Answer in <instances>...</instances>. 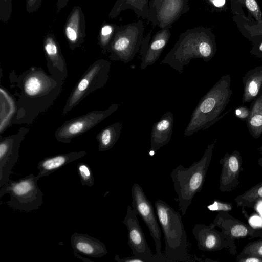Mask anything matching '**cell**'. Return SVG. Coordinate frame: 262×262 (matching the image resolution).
Here are the masks:
<instances>
[{
  "mask_svg": "<svg viewBox=\"0 0 262 262\" xmlns=\"http://www.w3.org/2000/svg\"><path fill=\"white\" fill-rule=\"evenodd\" d=\"M122 128V124L116 122L106 126L98 133L96 138L98 143V150L102 152L111 149L119 139Z\"/></svg>",
  "mask_w": 262,
  "mask_h": 262,
  "instance_id": "28",
  "label": "cell"
},
{
  "mask_svg": "<svg viewBox=\"0 0 262 262\" xmlns=\"http://www.w3.org/2000/svg\"><path fill=\"white\" fill-rule=\"evenodd\" d=\"M111 63L104 59L92 63L72 90L62 110V115H67L87 96L103 88L108 81Z\"/></svg>",
  "mask_w": 262,
  "mask_h": 262,
  "instance_id": "7",
  "label": "cell"
},
{
  "mask_svg": "<svg viewBox=\"0 0 262 262\" xmlns=\"http://www.w3.org/2000/svg\"><path fill=\"white\" fill-rule=\"evenodd\" d=\"M39 179L33 174L16 181L10 179L0 188V198L9 194L7 204L14 209L26 212L36 210L43 203V193L37 184Z\"/></svg>",
  "mask_w": 262,
  "mask_h": 262,
  "instance_id": "6",
  "label": "cell"
},
{
  "mask_svg": "<svg viewBox=\"0 0 262 262\" xmlns=\"http://www.w3.org/2000/svg\"><path fill=\"white\" fill-rule=\"evenodd\" d=\"M233 19L241 34L252 43L250 53L262 59V21H250L236 15Z\"/></svg>",
  "mask_w": 262,
  "mask_h": 262,
  "instance_id": "21",
  "label": "cell"
},
{
  "mask_svg": "<svg viewBox=\"0 0 262 262\" xmlns=\"http://www.w3.org/2000/svg\"><path fill=\"white\" fill-rule=\"evenodd\" d=\"M222 165L219 189L222 192H231L235 189L240 182L239 177L243 170L242 158L237 150L226 153L220 159Z\"/></svg>",
  "mask_w": 262,
  "mask_h": 262,
  "instance_id": "16",
  "label": "cell"
},
{
  "mask_svg": "<svg viewBox=\"0 0 262 262\" xmlns=\"http://www.w3.org/2000/svg\"><path fill=\"white\" fill-rule=\"evenodd\" d=\"M29 131V128L21 127L15 134L0 136V188L10 180V174L19 157L21 143Z\"/></svg>",
  "mask_w": 262,
  "mask_h": 262,
  "instance_id": "13",
  "label": "cell"
},
{
  "mask_svg": "<svg viewBox=\"0 0 262 262\" xmlns=\"http://www.w3.org/2000/svg\"><path fill=\"white\" fill-rule=\"evenodd\" d=\"M261 201L262 182L256 184L234 199L238 206L251 208H254L256 204Z\"/></svg>",
  "mask_w": 262,
  "mask_h": 262,
  "instance_id": "30",
  "label": "cell"
},
{
  "mask_svg": "<svg viewBox=\"0 0 262 262\" xmlns=\"http://www.w3.org/2000/svg\"><path fill=\"white\" fill-rule=\"evenodd\" d=\"M138 214L131 206H128L126 215L122 222L128 230V244L133 254L144 259L145 262H164L157 254H153L149 247L142 228L139 222Z\"/></svg>",
  "mask_w": 262,
  "mask_h": 262,
  "instance_id": "12",
  "label": "cell"
},
{
  "mask_svg": "<svg viewBox=\"0 0 262 262\" xmlns=\"http://www.w3.org/2000/svg\"><path fill=\"white\" fill-rule=\"evenodd\" d=\"M9 79L13 95L17 97V111L11 125L32 124L53 105L62 92L64 80L35 66L19 75L12 71Z\"/></svg>",
  "mask_w": 262,
  "mask_h": 262,
  "instance_id": "1",
  "label": "cell"
},
{
  "mask_svg": "<svg viewBox=\"0 0 262 262\" xmlns=\"http://www.w3.org/2000/svg\"><path fill=\"white\" fill-rule=\"evenodd\" d=\"M43 49L50 74L65 79L68 76L67 63L54 34L46 35L43 40Z\"/></svg>",
  "mask_w": 262,
  "mask_h": 262,
  "instance_id": "18",
  "label": "cell"
},
{
  "mask_svg": "<svg viewBox=\"0 0 262 262\" xmlns=\"http://www.w3.org/2000/svg\"><path fill=\"white\" fill-rule=\"evenodd\" d=\"M186 2H188L189 0H185Z\"/></svg>",
  "mask_w": 262,
  "mask_h": 262,
  "instance_id": "45",
  "label": "cell"
},
{
  "mask_svg": "<svg viewBox=\"0 0 262 262\" xmlns=\"http://www.w3.org/2000/svg\"><path fill=\"white\" fill-rule=\"evenodd\" d=\"M119 106V104L114 103L105 110H94L68 120L56 129L55 137L59 142L69 144L73 138L98 125L117 110Z\"/></svg>",
  "mask_w": 262,
  "mask_h": 262,
  "instance_id": "9",
  "label": "cell"
},
{
  "mask_svg": "<svg viewBox=\"0 0 262 262\" xmlns=\"http://www.w3.org/2000/svg\"><path fill=\"white\" fill-rule=\"evenodd\" d=\"M1 115L0 133L11 125L17 111L16 100L2 85L0 87Z\"/></svg>",
  "mask_w": 262,
  "mask_h": 262,
  "instance_id": "25",
  "label": "cell"
},
{
  "mask_svg": "<svg viewBox=\"0 0 262 262\" xmlns=\"http://www.w3.org/2000/svg\"><path fill=\"white\" fill-rule=\"evenodd\" d=\"M171 27L172 26H168L161 29L153 36L150 41V33L146 38L145 41L143 40L140 66L141 70L146 69L158 60L170 38V29Z\"/></svg>",
  "mask_w": 262,
  "mask_h": 262,
  "instance_id": "17",
  "label": "cell"
},
{
  "mask_svg": "<svg viewBox=\"0 0 262 262\" xmlns=\"http://www.w3.org/2000/svg\"><path fill=\"white\" fill-rule=\"evenodd\" d=\"M230 9L233 15L250 21H262V11L256 0H230ZM244 18V19H245Z\"/></svg>",
  "mask_w": 262,
  "mask_h": 262,
  "instance_id": "26",
  "label": "cell"
},
{
  "mask_svg": "<svg viewBox=\"0 0 262 262\" xmlns=\"http://www.w3.org/2000/svg\"><path fill=\"white\" fill-rule=\"evenodd\" d=\"M173 115L171 112L168 111L154 124L150 135L151 150L156 152L170 141L173 131Z\"/></svg>",
  "mask_w": 262,
  "mask_h": 262,
  "instance_id": "22",
  "label": "cell"
},
{
  "mask_svg": "<svg viewBox=\"0 0 262 262\" xmlns=\"http://www.w3.org/2000/svg\"><path fill=\"white\" fill-rule=\"evenodd\" d=\"M216 142L215 140L209 144L202 157L188 168L180 165L170 173L174 189L178 195L179 210L182 215L185 214L193 197L203 187Z\"/></svg>",
  "mask_w": 262,
  "mask_h": 262,
  "instance_id": "5",
  "label": "cell"
},
{
  "mask_svg": "<svg viewBox=\"0 0 262 262\" xmlns=\"http://www.w3.org/2000/svg\"><path fill=\"white\" fill-rule=\"evenodd\" d=\"M131 195L132 208L142 219L148 227L155 243L156 254L163 259L164 261H166L161 251V231L152 204L147 198L142 188L138 184H133L131 189Z\"/></svg>",
  "mask_w": 262,
  "mask_h": 262,
  "instance_id": "10",
  "label": "cell"
},
{
  "mask_svg": "<svg viewBox=\"0 0 262 262\" xmlns=\"http://www.w3.org/2000/svg\"><path fill=\"white\" fill-rule=\"evenodd\" d=\"M164 0H150L149 1V10L159 7Z\"/></svg>",
  "mask_w": 262,
  "mask_h": 262,
  "instance_id": "42",
  "label": "cell"
},
{
  "mask_svg": "<svg viewBox=\"0 0 262 262\" xmlns=\"http://www.w3.org/2000/svg\"><path fill=\"white\" fill-rule=\"evenodd\" d=\"M115 260L118 262H145V261L135 255L126 257H120L117 254H116L114 257Z\"/></svg>",
  "mask_w": 262,
  "mask_h": 262,
  "instance_id": "39",
  "label": "cell"
},
{
  "mask_svg": "<svg viewBox=\"0 0 262 262\" xmlns=\"http://www.w3.org/2000/svg\"><path fill=\"white\" fill-rule=\"evenodd\" d=\"M243 103L252 101L262 92V66L251 69L243 77Z\"/></svg>",
  "mask_w": 262,
  "mask_h": 262,
  "instance_id": "24",
  "label": "cell"
},
{
  "mask_svg": "<svg viewBox=\"0 0 262 262\" xmlns=\"http://www.w3.org/2000/svg\"><path fill=\"white\" fill-rule=\"evenodd\" d=\"M144 26L141 20L118 26L109 51V58L124 63L130 61L143 42Z\"/></svg>",
  "mask_w": 262,
  "mask_h": 262,
  "instance_id": "8",
  "label": "cell"
},
{
  "mask_svg": "<svg viewBox=\"0 0 262 262\" xmlns=\"http://www.w3.org/2000/svg\"><path fill=\"white\" fill-rule=\"evenodd\" d=\"M43 0H26V10L28 13L35 12L39 8Z\"/></svg>",
  "mask_w": 262,
  "mask_h": 262,
  "instance_id": "37",
  "label": "cell"
},
{
  "mask_svg": "<svg viewBox=\"0 0 262 262\" xmlns=\"http://www.w3.org/2000/svg\"><path fill=\"white\" fill-rule=\"evenodd\" d=\"M155 207L165 240L166 262L192 261L187 251L188 241L181 215L164 201L158 199Z\"/></svg>",
  "mask_w": 262,
  "mask_h": 262,
  "instance_id": "4",
  "label": "cell"
},
{
  "mask_svg": "<svg viewBox=\"0 0 262 262\" xmlns=\"http://www.w3.org/2000/svg\"><path fill=\"white\" fill-rule=\"evenodd\" d=\"M192 234L197 241V246L200 250L212 252L225 249L233 255L237 253L234 240L223 231L216 229L212 223L209 225L195 224L192 229Z\"/></svg>",
  "mask_w": 262,
  "mask_h": 262,
  "instance_id": "11",
  "label": "cell"
},
{
  "mask_svg": "<svg viewBox=\"0 0 262 262\" xmlns=\"http://www.w3.org/2000/svg\"><path fill=\"white\" fill-rule=\"evenodd\" d=\"M259 152L262 154V146H261L258 149Z\"/></svg>",
  "mask_w": 262,
  "mask_h": 262,
  "instance_id": "44",
  "label": "cell"
},
{
  "mask_svg": "<svg viewBox=\"0 0 262 262\" xmlns=\"http://www.w3.org/2000/svg\"><path fill=\"white\" fill-rule=\"evenodd\" d=\"M189 9L188 2L185 0H164L157 8L149 10L147 20L162 29L172 26Z\"/></svg>",
  "mask_w": 262,
  "mask_h": 262,
  "instance_id": "14",
  "label": "cell"
},
{
  "mask_svg": "<svg viewBox=\"0 0 262 262\" xmlns=\"http://www.w3.org/2000/svg\"><path fill=\"white\" fill-rule=\"evenodd\" d=\"M132 9L138 17L148 19L149 16L148 0H117L112 8L108 17H117L122 11Z\"/></svg>",
  "mask_w": 262,
  "mask_h": 262,
  "instance_id": "27",
  "label": "cell"
},
{
  "mask_svg": "<svg viewBox=\"0 0 262 262\" xmlns=\"http://www.w3.org/2000/svg\"><path fill=\"white\" fill-rule=\"evenodd\" d=\"M230 86L231 76L225 75L202 97L191 115L185 136L207 129L225 115H221L233 94Z\"/></svg>",
  "mask_w": 262,
  "mask_h": 262,
  "instance_id": "3",
  "label": "cell"
},
{
  "mask_svg": "<svg viewBox=\"0 0 262 262\" xmlns=\"http://www.w3.org/2000/svg\"><path fill=\"white\" fill-rule=\"evenodd\" d=\"M247 119V126L250 134L257 139L262 134V92L253 101Z\"/></svg>",
  "mask_w": 262,
  "mask_h": 262,
  "instance_id": "29",
  "label": "cell"
},
{
  "mask_svg": "<svg viewBox=\"0 0 262 262\" xmlns=\"http://www.w3.org/2000/svg\"><path fill=\"white\" fill-rule=\"evenodd\" d=\"M86 155V152L82 150L46 157L38 163L37 169L39 172L37 176L39 179L47 177L66 165L81 158Z\"/></svg>",
  "mask_w": 262,
  "mask_h": 262,
  "instance_id": "23",
  "label": "cell"
},
{
  "mask_svg": "<svg viewBox=\"0 0 262 262\" xmlns=\"http://www.w3.org/2000/svg\"><path fill=\"white\" fill-rule=\"evenodd\" d=\"M118 26L116 24L104 22L100 29L98 36V45L102 52L109 53L111 45L115 35Z\"/></svg>",
  "mask_w": 262,
  "mask_h": 262,
  "instance_id": "31",
  "label": "cell"
},
{
  "mask_svg": "<svg viewBox=\"0 0 262 262\" xmlns=\"http://www.w3.org/2000/svg\"><path fill=\"white\" fill-rule=\"evenodd\" d=\"M246 256L262 257V239L248 243L237 255V258Z\"/></svg>",
  "mask_w": 262,
  "mask_h": 262,
  "instance_id": "33",
  "label": "cell"
},
{
  "mask_svg": "<svg viewBox=\"0 0 262 262\" xmlns=\"http://www.w3.org/2000/svg\"><path fill=\"white\" fill-rule=\"evenodd\" d=\"M217 50L215 36L210 28L203 26L188 29L182 33L161 64H167L181 74L193 59L210 60Z\"/></svg>",
  "mask_w": 262,
  "mask_h": 262,
  "instance_id": "2",
  "label": "cell"
},
{
  "mask_svg": "<svg viewBox=\"0 0 262 262\" xmlns=\"http://www.w3.org/2000/svg\"><path fill=\"white\" fill-rule=\"evenodd\" d=\"M212 223L233 240L262 237V228H255L235 218L228 212H219Z\"/></svg>",
  "mask_w": 262,
  "mask_h": 262,
  "instance_id": "15",
  "label": "cell"
},
{
  "mask_svg": "<svg viewBox=\"0 0 262 262\" xmlns=\"http://www.w3.org/2000/svg\"><path fill=\"white\" fill-rule=\"evenodd\" d=\"M12 13V0H0V20L7 23Z\"/></svg>",
  "mask_w": 262,
  "mask_h": 262,
  "instance_id": "34",
  "label": "cell"
},
{
  "mask_svg": "<svg viewBox=\"0 0 262 262\" xmlns=\"http://www.w3.org/2000/svg\"><path fill=\"white\" fill-rule=\"evenodd\" d=\"M86 22L81 8L74 6L69 14L64 26V34L69 48L74 50L84 42Z\"/></svg>",
  "mask_w": 262,
  "mask_h": 262,
  "instance_id": "19",
  "label": "cell"
},
{
  "mask_svg": "<svg viewBox=\"0 0 262 262\" xmlns=\"http://www.w3.org/2000/svg\"><path fill=\"white\" fill-rule=\"evenodd\" d=\"M69 0H57L56 13H59L67 5Z\"/></svg>",
  "mask_w": 262,
  "mask_h": 262,
  "instance_id": "41",
  "label": "cell"
},
{
  "mask_svg": "<svg viewBox=\"0 0 262 262\" xmlns=\"http://www.w3.org/2000/svg\"><path fill=\"white\" fill-rule=\"evenodd\" d=\"M257 163H258V164L261 167H262V157L259 158L258 160H257Z\"/></svg>",
  "mask_w": 262,
  "mask_h": 262,
  "instance_id": "43",
  "label": "cell"
},
{
  "mask_svg": "<svg viewBox=\"0 0 262 262\" xmlns=\"http://www.w3.org/2000/svg\"><path fill=\"white\" fill-rule=\"evenodd\" d=\"M71 244L74 253L89 257L101 258L107 254L106 247L102 242L87 234L73 233Z\"/></svg>",
  "mask_w": 262,
  "mask_h": 262,
  "instance_id": "20",
  "label": "cell"
},
{
  "mask_svg": "<svg viewBox=\"0 0 262 262\" xmlns=\"http://www.w3.org/2000/svg\"><path fill=\"white\" fill-rule=\"evenodd\" d=\"M250 110L247 107L241 106L235 110L236 116L241 119H246L250 115Z\"/></svg>",
  "mask_w": 262,
  "mask_h": 262,
  "instance_id": "38",
  "label": "cell"
},
{
  "mask_svg": "<svg viewBox=\"0 0 262 262\" xmlns=\"http://www.w3.org/2000/svg\"><path fill=\"white\" fill-rule=\"evenodd\" d=\"M207 3L215 10L224 11L227 9L228 2L230 0H206Z\"/></svg>",
  "mask_w": 262,
  "mask_h": 262,
  "instance_id": "36",
  "label": "cell"
},
{
  "mask_svg": "<svg viewBox=\"0 0 262 262\" xmlns=\"http://www.w3.org/2000/svg\"><path fill=\"white\" fill-rule=\"evenodd\" d=\"M207 208L210 211L228 212L232 210V205L231 203L214 200L213 203L208 205Z\"/></svg>",
  "mask_w": 262,
  "mask_h": 262,
  "instance_id": "35",
  "label": "cell"
},
{
  "mask_svg": "<svg viewBox=\"0 0 262 262\" xmlns=\"http://www.w3.org/2000/svg\"><path fill=\"white\" fill-rule=\"evenodd\" d=\"M236 261L238 262H262V257L253 256H246L236 258Z\"/></svg>",
  "mask_w": 262,
  "mask_h": 262,
  "instance_id": "40",
  "label": "cell"
},
{
  "mask_svg": "<svg viewBox=\"0 0 262 262\" xmlns=\"http://www.w3.org/2000/svg\"><path fill=\"white\" fill-rule=\"evenodd\" d=\"M77 171L82 186L91 187L94 184V177L91 167L84 162L77 165Z\"/></svg>",
  "mask_w": 262,
  "mask_h": 262,
  "instance_id": "32",
  "label": "cell"
}]
</instances>
